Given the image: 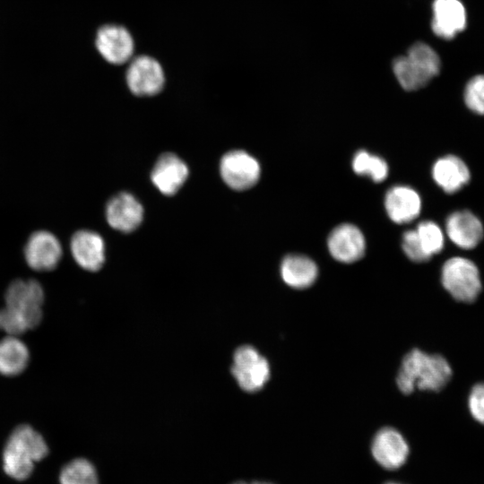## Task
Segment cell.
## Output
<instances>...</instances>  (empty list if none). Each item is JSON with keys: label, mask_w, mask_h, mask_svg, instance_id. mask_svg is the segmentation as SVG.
<instances>
[{"label": "cell", "mask_w": 484, "mask_h": 484, "mask_svg": "<svg viewBox=\"0 0 484 484\" xmlns=\"http://www.w3.org/2000/svg\"><path fill=\"white\" fill-rule=\"evenodd\" d=\"M29 350L17 336L7 335L0 341V374H21L29 362Z\"/></svg>", "instance_id": "cell-21"}, {"label": "cell", "mask_w": 484, "mask_h": 484, "mask_svg": "<svg viewBox=\"0 0 484 484\" xmlns=\"http://www.w3.org/2000/svg\"><path fill=\"white\" fill-rule=\"evenodd\" d=\"M468 406L473 419L484 424V383H479L471 388Z\"/></svg>", "instance_id": "cell-27"}, {"label": "cell", "mask_w": 484, "mask_h": 484, "mask_svg": "<svg viewBox=\"0 0 484 484\" xmlns=\"http://www.w3.org/2000/svg\"><path fill=\"white\" fill-rule=\"evenodd\" d=\"M0 309V330L17 336L35 328L42 319L44 292L35 280H15L7 288Z\"/></svg>", "instance_id": "cell-1"}, {"label": "cell", "mask_w": 484, "mask_h": 484, "mask_svg": "<svg viewBox=\"0 0 484 484\" xmlns=\"http://www.w3.org/2000/svg\"><path fill=\"white\" fill-rule=\"evenodd\" d=\"M48 453L42 436L31 427L21 425L13 431L5 445L4 470L13 479L25 480L32 472L34 462L43 459Z\"/></svg>", "instance_id": "cell-3"}, {"label": "cell", "mask_w": 484, "mask_h": 484, "mask_svg": "<svg viewBox=\"0 0 484 484\" xmlns=\"http://www.w3.org/2000/svg\"><path fill=\"white\" fill-rule=\"evenodd\" d=\"M440 59L436 51L423 42L411 46L406 56L394 59L393 73L406 91L425 87L440 71Z\"/></svg>", "instance_id": "cell-4"}, {"label": "cell", "mask_w": 484, "mask_h": 484, "mask_svg": "<svg viewBox=\"0 0 484 484\" xmlns=\"http://www.w3.org/2000/svg\"><path fill=\"white\" fill-rule=\"evenodd\" d=\"M24 256L28 265L33 270L51 271L61 259L62 246L55 235L46 230H39L29 238Z\"/></svg>", "instance_id": "cell-9"}, {"label": "cell", "mask_w": 484, "mask_h": 484, "mask_svg": "<svg viewBox=\"0 0 484 484\" xmlns=\"http://www.w3.org/2000/svg\"><path fill=\"white\" fill-rule=\"evenodd\" d=\"M106 217L113 229L131 232L142 223L143 208L131 194L120 193L108 203Z\"/></svg>", "instance_id": "cell-14"}, {"label": "cell", "mask_w": 484, "mask_h": 484, "mask_svg": "<svg viewBox=\"0 0 484 484\" xmlns=\"http://www.w3.org/2000/svg\"><path fill=\"white\" fill-rule=\"evenodd\" d=\"M59 479L60 484H99L94 466L83 458L74 459L67 463Z\"/></svg>", "instance_id": "cell-22"}, {"label": "cell", "mask_w": 484, "mask_h": 484, "mask_svg": "<svg viewBox=\"0 0 484 484\" xmlns=\"http://www.w3.org/2000/svg\"><path fill=\"white\" fill-rule=\"evenodd\" d=\"M432 177L444 192L454 194L468 184L471 174L467 165L461 158L454 155H445L434 163Z\"/></svg>", "instance_id": "cell-19"}, {"label": "cell", "mask_w": 484, "mask_h": 484, "mask_svg": "<svg viewBox=\"0 0 484 484\" xmlns=\"http://www.w3.org/2000/svg\"><path fill=\"white\" fill-rule=\"evenodd\" d=\"M432 30L445 39H453L466 27V12L459 0H435Z\"/></svg>", "instance_id": "cell-16"}, {"label": "cell", "mask_w": 484, "mask_h": 484, "mask_svg": "<svg viewBox=\"0 0 484 484\" xmlns=\"http://www.w3.org/2000/svg\"><path fill=\"white\" fill-rule=\"evenodd\" d=\"M385 208L395 223H407L416 219L421 210V199L413 188L393 186L385 194Z\"/></svg>", "instance_id": "cell-17"}, {"label": "cell", "mask_w": 484, "mask_h": 484, "mask_svg": "<svg viewBox=\"0 0 484 484\" xmlns=\"http://www.w3.org/2000/svg\"><path fill=\"white\" fill-rule=\"evenodd\" d=\"M318 273L315 263L302 255H288L281 264V274L286 284L295 289L310 287Z\"/></svg>", "instance_id": "cell-20"}, {"label": "cell", "mask_w": 484, "mask_h": 484, "mask_svg": "<svg viewBox=\"0 0 484 484\" xmlns=\"http://www.w3.org/2000/svg\"><path fill=\"white\" fill-rule=\"evenodd\" d=\"M95 46L110 64L123 65L134 53V40L129 31L119 25H104L96 34Z\"/></svg>", "instance_id": "cell-10"}, {"label": "cell", "mask_w": 484, "mask_h": 484, "mask_svg": "<svg viewBox=\"0 0 484 484\" xmlns=\"http://www.w3.org/2000/svg\"><path fill=\"white\" fill-rule=\"evenodd\" d=\"M386 484H400V483H395V482H388Z\"/></svg>", "instance_id": "cell-30"}, {"label": "cell", "mask_w": 484, "mask_h": 484, "mask_svg": "<svg viewBox=\"0 0 484 484\" xmlns=\"http://www.w3.org/2000/svg\"><path fill=\"white\" fill-rule=\"evenodd\" d=\"M443 287L457 301L474 302L481 291V280L477 265L470 259L449 258L441 270Z\"/></svg>", "instance_id": "cell-5"}, {"label": "cell", "mask_w": 484, "mask_h": 484, "mask_svg": "<svg viewBox=\"0 0 484 484\" xmlns=\"http://www.w3.org/2000/svg\"><path fill=\"white\" fill-rule=\"evenodd\" d=\"M352 169L359 175H367L375 182H381L388 176V165L381 157L361 150L352 160Z\"/></svg>", "instance_id": "cell-23"}, {"label": "cell", "mask_w": 484, "mask_h": 484, "mask_svg": "<svg viewBox=\"0 0 484 484\" xmlns=\"http://www.w3.org/2000/svg\"><path fill=\"white\" fill-rule=\"evenodd\" d=\"M187 176L186 164L177 155L165 153L155 163L151 178L160 193L173 195L186 182Z\"/></svg>", "instance_id": "cell-15"}, {"label": "cell", "mask_w": 484, "mask_h": 484, "mask_svg": "<svg viewBox=\"0 0 484 484\" xmlns=\"http://www.w3.org/2000/svg\"><path fill=\"white\" fill-rule=\"evenodd\" d=\"M402 246L408 258L413 262L423 263L431 258L423 249L415 229L403 233Z\"/></svg>", "instance_id": "cell-26"}, {"label": "cell", "mask_w": 484, "mask_h": 484, "mask_svg": "<svg viewBox=\"0 0 484 484\" xmlns=\"http://www.w3.org/2000/svg\"><path fill=\"white\" fill-rule=\"evenodd\" d=\"M463 97L470 110L484 115V75L474 76L468 82Z\"/></svg>", "instance_id": "cell-25"}, {"label": "cell", "mask_w": 484, "mask_h": 484, "mask_svg": "<svg viewBox=\"0 0 484 484\" xmlns=\"http://www.w3.org/2000/svg\"><path fill=\"white\" fill-rule=\"evenodd\" d=\"M244 484H272V483L265 482V481H252V482L244 481Z\"/></svg>", "instance_id": "cell-28"}, {"label": "cell", "mask_w": 484, "mask_h": 484, "mask_svg": "<svg viewBox=\"0 0 484 484\" xmlns=\"http://www.w3.org/2000/svg\"><path fill=\"white\" fill-rule=\"evenodd\" d=\"M220 171L224 182L235 190L254 186L261 173L259 162L240 150L229 151L221 158Z\"/></svg>", "instance_id": "cell-7"}, {"label": "cell", "mask_w": 484, "mask_h": 484, "mask_svg": "<svg viewBox=\"0 0 484 484\" xmlns=\"http://www.w3.org/2000/svg\"><path fill=\"white\" fill-rule=\"evenodd\" d=\"M332 256L341 263L359 260L366 251V240L360 229L353 224L342 223L335 227L327 239Z\"/></svg>", "instance_id": "cell-12"}, {"label": "cell", "mask_w": 484, "mask_h": 484, "mask_svg": "<svg viewBox=\"0 0 484 484\" xmlns=\"http://www.w3.org/2000/svg\"><path fill=\"white\" fill-rule=\"evenodd\" d=\"M409 445L400 432L392 428L380 429L373 438L371 452L379 465L387 470L400 468L409 455Z\"/></svg>", "instance_id": "cell-11"}, {"label": "cell", "mask_w": 484, "mask_h": 484, "mask_svg": "<svg viewBox=\"0 0 484 484\" xmlns=\"http://www.w3.org/2000/svg\"><path fill=\"white\" fill-rule=\"evenodd\" d=\"M415 230L423 249L430 257L442 251L445 244L444 233L436 223L424 220L418 224Z\"/></svg>", "instance_id": "cell-24"}, {"label": "cell", "mask_w": 484, "mask_h": 484, "mask_svg": "<svg viewBox=\"0 0 484 484\" xmlns=\"http://www.w3.org/2000/svg\"><path fill=\"white\" fill-rule=\"evenodd\" d=\"M445 231L454 245L466 250L476 247L484 236L481 220L469 210L452 212L446 219Z\"/></svg>", "instance_id": "cell-13"}, {"label": "cell", "mask_w": 484, "mask_h": 484, "mask_svg": "<svg viewBox=\"0 0 484 484\" xmlns=\"http://www.w3.org/2000/svg\"><path fill=\"white\" fill-rule=\"evenodd\" d=\"M231 372L238 385L246 392L262 389L270 376L269 363L254 347H239L234 354Z\"/></svg>", "instance_id": "cell-6"}, {"label": "cell", "mask_w": 484, "mask_h": 484, "mask_svg": "<svg viewBox=\"0 0 484 484\" xmlns=\"http://www.w3.org/2000/svg\"><path fill=\"white\" fill-rule=\"evenodd\" d=\"M231 484H244V481L238 480V481L232 482Z\"/></svg>", "instance_id": "cell-29"}, {"label": "cell", "mask_w": 484, "mask_h": 484, "mask_svg": "<svg viewBox=\"0 0 484 484\" xmlns=\"http://www.w3.org/2000/svg\"><path fill=\"white\" fill-rule=\"evenodd\" d=\"M451 376L452 368L443 356L413 349L404 356L396 383L404 394L416 388L436 392L446 385Z\"/></svg>", "instance_id": "cell-2"}, {"label": "cell", "mask_w": 484, "mask_h": 484, "mask_svg": "<svg viewBox=\"0 0 484 484\" xmlns=\"http://www.w3.org/2000/svg\"><path fill=\"white\" fill-rule=\"evenodd\" d=\"M71 252L75 262L83 269L95 272L105 261V245L102 238L90 230H80L71 239Z\"/></svg>", "instance_id": "cell-18"}, {"label": "cell", "mask_w": 484, "mask_h": 484, "mask_svg": "<svg viewBox=\"0 0 484 484\" xmlns=\"http://www.w3.org/2000/svg\"><path fill=\"white\" fill-rule=\"evenodd\" d=\"M129 90L136 96H152L164 87L165 76L160 63L148 56L132 60L126 71Z\"/></svg>", "instance_id": "cell-8"}]
</instances>
